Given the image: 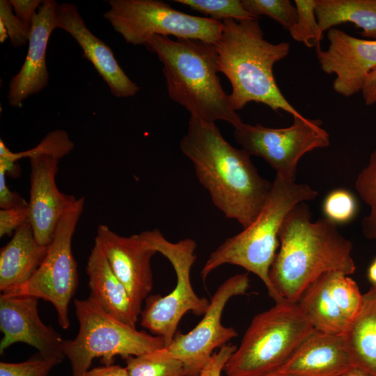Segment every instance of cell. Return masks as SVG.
<instances>
[{
	"label": "cell",
	"instance_id": "10",
	"mask_svg": "<svg viewBox=\"0 0 376 376\" xmlns=\"http://www.w3.org/2000/svg\"><path fill=\"white\" fill-rule=\"evenodd\" d=\"M84 206V197L76 198L60 219L47 254L33 275L23 284L2 293L50 302L56 309L58 324L64 329L70 324L68 306L78 285L72 240Z\"/></svg>",
	"mask_w": 376,
	"mask_h": 376
},
{
	"label": "cell",
	"instance_id": "22",
	"mask_svg": "<svg viewBox=\"0 0 376 376\" xmlns=\"http://www.w3.org/2000/svg\"><path fill=\"white\" fill-rule=\"evenodd\" d=\"M48 246L36 240L29 220L19 226L0 252V290L26 282L44 260Z\"/></svg>",
	"mask_w": 376,
	"mask_h": 376
},
{
	"label": "cell",
	"instance_id": "23",
	"mask_svg": "<svg viewBox=\"0 0 376 376\" xmlns=\"http://www.w3.org/2000/svg\"><path fill=\"white\" fill-rule=\"evenodd\" d=\"M343 336L354 367L376 376V286L363 294L360 308Z\"/></svg>",
	"mask_w": 376,
	"mask_h": 376
},
{
	"label": "cell",
	"instance_id": "31",
	"mask_svg": "<svg viewBox=\"0 0 376 376\" xmlns=\"http://www.w3.org/2000/svg\"><path fill=\"white\" fill-rule=\"evenodd\" d=\"M324 218L335 224H344L353 219L357 212V203L352 192L343 188L330 191L322 203Z\"/></svg>",
	"mask_w": 376,
	"mask_h": 376
},
{
	"label": "cell",
	"instance_id": "1",
	"mask_svg": "<svg viewBox=\"0 0 376 376\" xmlns=\"http://www.w3.org/2000/svg\"><path fill=\"white\" fill-rule=\"evenodd\" d=\"M180 149L224 215L243 228L251 224L263 210L272 188V182L258 173L251 156L230 145L215 123L191 116Z\"/></svg>",
	"mask_w": 376,
	"mask_h": 376
},
{
	"label": "cell",
	"instance_id": "2",
	"mask_svg": "<svg viewBox=\"0 0 376 376\" xmlns=\"http://www.w3.org/2000/svg\"><path fill=\"white\" fill-rule=\"evenodd\" d=\"M306 202L286 215L279 232V246L269 271L272 285L281 300L297 302L322 275L356 270L352 242L326 218L311 220Z\"/></svg>",
	"mask_w": 376,
	"mask_h": 376
},
{
	"label": "cell",
	"instance_id": "3",
	"mask_svg": "<svg viewBox=\"0 0 376 376\" xmlns=\"http://www.w3.org/2000/svg\"><path fill=\"white\" fill-rule=\"evenodd\" d=\"M222 22L221 38L214 46L219 72L231 85L228 98L233 109L237 111L255 102L274 111L303 116L282 94L273 73L274 64L288 55L290 44L266 40L258 19H228Z\"/></svg>",
	"mask_w": 376,
	"mask_h": 376
},
{
	"label": "cell",
	"instance_id": "21",
	"mask_svg": "<svg viewBox=\"0 0 376 376\" xmlns=\"http://www.w3.org/2000/svg\"><path fill=\"white\" fill-rule=\"evenodd\" d=\"M86 272L90 289L88 297L110 315L136 328L140 314L96 241L88 258Z\"/></svg>",
	"mask_w": 376,
	"mask_h": 376
},
{
	"label": "cell",
	"instance_id": "27",
	"mask_svg": "<svg viewBox=\"0 0 376 376\" xmlns=\"http://www.w3.org/2000/svg\"><path fill=\"white\" fill-rule=\"evenodd\" d=\"M355 189L370 209L369 215L362 220V233L366 238L376 240V149L370 154L368 164L357 175Z\"/></svg>",
	"mask_w": 376,
	"mask_h": 376
},
{
	"label": "cell",
	"instance_id": "7",
	"mask_svg": "<svg viewBox=\"0 0 376 376\" xmlns=\"http://www.w3.org/2000/svg\"><path fill=\"white\" fill-rule=\"evenodd\" d=\"M74 304L79 331L75 338L63 340L61 345L72 376H84L95 358H101L104 365H109L116 356L126 359L166 346L162 337L123 323L90 297L75 299Z\"/></svg>",
	"mask_w": 376,
	"mask_h": 376
},
{
	"label": "cell",
	"instance_id": "38",
	"mask_svg": "<svg viewBox=\"0 0 376 376\" xmlns=\"http://www.w3.org/2000/svg\"><path fill=\"white\" fill-rule=\"evenodd\" d=\"M361 92L366 105L376 103V68L367 76Z\"/></svg>",
	"mask_w": 376,
	"mask_h": 376
},
{
	"label": "cell",
	"instance_id": "34",
	"mask_svg": "<svg viewBox=\"0 0 376 376\" xmlns=\"http://www.w3.org/2000/svg\"><path fill=\"white\" fill-rule=\"evenodd\" d=\"M29 220L28 203L0 210V237L10 235Z\"/></svg>",
	"mask_w": 376,
	"mask_h": 376
},
{
	"label": "cell",
	"instance_id": "30",
	"mask_svg": "<svg viewBox=\"0 0 376 376\" xmlns=\"http://www.w3.org/2000/svg\"><path fill=\"white\" fill-rule=\"evenodd\" d=\"M244 9L253 17L267 16L289 30L296 23L297 12L290 0H242Z\"/></svg>",
	"mask_w": 376,
	"mask_h": 376
},
{
	"label": "cell",
	"instance_id": "40",
	"mask_svg": "<svg viewBox=\"0 0 376 376\" xmlns=\"http://www.w3.org/2000/svg\"><path fill=\"white\" fill-rule=\"evenodd\" d=\"M368 278L373 286H376V258L374 259L368 267Z\"/></svg>",
	"mask_w": 376,
	"mask_h": 376
},
{
	"label": "cell",
	"instance_id": "25",
	"mask_svg": "<svg viewBox=\"0 0 376 376\" xmlns=\"http://www.w3.org/2000/svg\"><path fill=\"white\" fill-rule=\"evenodd\" d=\"M74 148V143L63 130H56L49 132L33 148L19 152H11L0 140V159L13 163L22 157H31L47 155L61 159L69 154Z\"/></svg>",
	"mask_w": 376,
	"mask_h": 376
},
{
	"label": "cell",
	"instance_id": "43",
	"mask_svg": "<svg viewBox=\"0 0 376 376\" xmlns=\"http://www.w3.org/2000/svg\"><path fill=\"white\" fill-rule=\"evenodd\" d=\"M260 376H289V375L279 373L277 371H273V372L268 373H266Z\"/></svg>",
	"mask_w": 376,
	"mask_h": 376
},
{
	"label": "cell",
	"instance_id": "29",
	"mask_svg": "<svg viewBox=\"0 0 376 376\" xmlns=\"http://www.w3.org/2000/svg\"><path fill=\"white\" fill-rule=\"evenodd\" d=\"M174 2L189 7L210 18L222 22L228 19L235 20L257 19L252 17L239 0H174Z\"/></svg>",
	"mask_w": 376,
	"mask_h": 376
},
{
	"label": "cell",
	"instance_id": "11",
	"mask_svg": "<svg viewBox=\"0 0 376 376\" xmlns=\"http://www.w3.org/2000/svg\"><path fill=\"white\" fill-rule=\"evenodd\" d=\"M320 119L293 117L290 126L283 128L242 123L235 128L234 138L250 156L263 159L276 174L296 180L297 167L307 152L329 146V133Z\"/></svg>",
	"mask_w": 376,
	"mask_h": 376
},
{
	"label": "cell",
	"instance_id": "12",
	"mask_svg": "<svg viewBox=\"0 0 376 376\" xmlns=\"http://www.w3.org/2000/svg\"><path fill=\"white\" fill-rule=\"evenodd\" d=\"M249 283L248 273L237 274L226 279L212 296L208 308L198 323L186 334L178 331L169 345L155 352L181 361L186 376H197L214 350L237 336L233 327L222 324L221 317L228 301L233 297L244 295Z\"/></svg>",
	"mask_w": 376,
	"mask_h": 376
},
{
	"label": "cell",
	"instance_id": "41",
	"mask_svg": "<svg viewBox=\"0 0 376 376\" xmlns=\"http://www.w3.org/2000/svg\"><path fill=\"white\" fill-rule=\"evenodd\" d=\"M343 376H370L358 368H353Z\"/></svg>",
	"mask_w": 376,
	"mask_h": 376
},
{
	"label": "cell",
	"instance_id": "17",
	"mask_svg": "<svg viewBox=\"0 0 376 376\" xmlns=\"http://www.w3.org/2000/svg\"><path fill=\"white\" fill-rule=\"evenodd\" d=\"M29 160V221L37 241L48 246L63 214L76 198L61 193L56 186L59 159L42 155L31 157Z\"/></svg>",
	"mask_w": 376,
	"mask_h": 376
},
{
	"label": "cell",
	"instance_id": "26",
	"mask_svg": "<svg viewBox=\"0 0 376 376\" xmlns=\"http://www.w3.org/2000/svg\"><path fill=\"white\" fill-rule=\"evenodd\" d=\"M125 359L129 376H186L181 361L159 356L155 350Z\"/></svg>",
	"mask_w": 376,
	"mask_h": 376
},
{
	"label": "cell",
	"instance_id": "35",
	"mask_svg": "<svg viewBox=\"0 0 376 376\" xmlns=\"http://www.w3.org/2000/svg\"><path fill=\"white\" fill-rule=\"evenodd\" d=\"M237 346L226 344L212 355L197 376H221L224 367Z\"/></svg>",
	"mask_w": 376,
	"mask_h": 376
},
{
	"label": "cell",
	"instance_id": "8",
	"mask_svg": "<svg viewBox=\"0 0 376 376\" xmlns=\"http://www.w3.org/2000/svg\"><path fill=\"white\" fill-rule=\"evenodd\" d=\"M141 234L154 251L170 262L176 275L173 290L164 297L148 296L140 314L141 326L150 334L162 337L167 346L185 314L190 311L196 315H203L210 304L209 300L195 292L191 282V269L196 259V242L191 238L170 242L157 228Z\"/></svg>",
	"mask_w": 376,
	"mask_h": 376
},
{
	"label": "cell",
	"instance_id": "15",
	"mask_svg": "<svg viewBox=\"0 0 376 376\" xmlns=\"http://www.w3.org/2000/svg\"><path fill=\"white\" fill-rule=\"evenodd\" d=\"M327 38V49L318 46L315 53L322 71L336 75L334 90L345 97L361 92L376 68V40L360 39L336 28L329 29Z\"/></svg>",
	"mask_w": 376,
	"mask_h": 376
},
{
	"label": "cell",
	"instance_id": "32",
	"mask_svg": "<svg viewBox=\"0 0 376 376\" xmlns=\"http://www.w3.org/2000/svg\"><path fill=\"white\" fill-rule=\"evenodd\" d=\"M61 361L40 354L38 357L19 363L1 361L0 376H48L51 370Z\"/></svg>",
	"mask_w": 376,
	"mask_h": 376
},
{
	"label": "cell",
	"instance_id": "19",
	"mask_svg": "<svg viewBox=\"0 0 376 376\" xmlns=\"http://www.w3.org/2000/svg\"><path fill=\"white\" fill-rule=\"evenodd\" d=\"M58 28L66 31L77 41L85 58L92 63L114 97H130L138 93V85L120 68L110 47L88 29L75 4H58Z\"/></svg>",
	"mask_w": 376,
	"mask_h": 376
},
{
	"label": "cell",
	"instance_id": "42",
	"mask_svg": "<svg viewBox=\"0 0 376 376\" xmlns=\"http://www.w3.org/2000/svg\"><path fill=\"white\" fill-rule=\"evenodd\" d=\"M8 38V33L4 25L0 22V42H3Z\"/></svg>",
	"mask_w": 376,
	"mask_h": 376
},
{
	"label": "cell",
	"instance_id": "6",
	"mask_svg": "<svg viewBox=\"0 0 376 376\" xmlns=\"http://www.w3.org/2000/svg\"><path fill=\"white\" fill-rule=\"evenodd\" d=\"M313 330L297 302H275L253 318L224 371L228 376H260L273 372Z\"/></svg>",
	"mask_w": 376,
	"mask_h": 376
},
{
	"label": "cell",
	"instance_id": "5",
	"mask_svg": "<svg viewBox=\"0 0 376 376\" xmlns=\"http://www.w3.org/2000/svg\"><path fill=\"white\" fill-rule=\"evenodd\" d=\"M316 190L306 184L276 174L268 198L258 217L237 234L226 238L209 256L201 272L205 281L218 267L230 264L256 274L275 302L283 301L274 290L269 271L279 246V232L285 217L297 204L315 199Z\"/></svg>",
	"mask_w": 376,
	"mask_h": 376
},
{
	"label": "cell",
	"instance_id": "28",
	"mask_svg": "<svg viewBox=\"0 0 376 376\" xmlns=\"http://www.w3.org/2000/svg\"><path fill=\"white\" fill-rule=\"evenodd\" d=\"M297 19L288 31L292 39L308 47L320 46L323 33L320 29L315 15V0H295Z\"/></svg>",
	"mask_w": 376,
	"mask_h": 376
},
{
	"label": "cell",
	"instance_id": "13",
	"mask_svg": "<svg viewBox=\"0 0 376 376\" xmlns=\"http://www.w3.org/2000/svg\"><path fill=\"white\" fill-rule=\"evenodd\" d=\"M362 297L349 275L331 272L313 282L297 303L314 329L343 334L357 313Z\"/></svg>",
	"mask_w": 376,
	"mask_h": 376
},
{
	"label": "cell",
	"instance_id": "20",
	"mask_svg": "<svg viewBox=\"0 0 376 376\" xmlns=\"http://www.w3.org/2000/svg\"><path fill=\"white\" fill-rule=\"evenodd\" d=\"M354 368L343 334L314 329L274 371L289 376H343Z\"/></svg>",
	"mask_w": 376,
	"mask_h": 376
},
{
	"label": "cell",
	"instance_id": "24",
	"mask_svg": "<svg viewBox=\"0 0 376 376\" xmlns=\"http://www.w3.org/2000/svg\"><path fill=\"white\" fill-rule=\"evenodd\" d=\"M322 33L345 22L362 29L360 34L376 40V0H315Z\"/></svg>",
	"mask_w": 376,
	"mask_h": 376
},
{
	"label": "cell",
	"instance_id": "16",
	"mask_svg": "<svg viewBox=\"0 0 376 376\" xmlns=\"http://www.w3.org/2000/svg\"><path fill=\"white\" fill-rule=\"evenodd\" d=\"M38 299L29 296L0 295L1 354L11 345L24 343L45 357L63 360L61 336L40 319Z\"/></svg>",
	"mask_w": 376,
	"mask_h": 376
},
{
	"label": "cell",
	"instance_id": "36",
	"mask_svg": "<svg viewBox=\"0 0 376 376\" xmlns=\"http://www.w3.org/2000/svg\"><path fill=\"white\" fill-rule=\"evenodd\" d=\"M43 0H10L14 13L31 29L34 18Z\"/></svg>",
	"mask_w": 376,
	"mask_h": 376
},
{
	"label": "cell",
	"instance_id": "18",
	"mask_svg": "<svg viewBox=\"0 0 376 376\" xmlns=\"http://www.w3.org/2000/svg\"><path fill=\"white\" fill-rule=\"evenodd\" d=\"M58 7L54 0H43L37 11L24 62L8 84L7 99L12 107H19L30 95L40 92L48 85L46 52L51 33L57 29Z\"/></svg>",
	"mask_w": 376,
	"mask_h": 376
},
{
	"label": "cell",
	"instance_id": "33",
	"mask_svg": "<svg viewBox=\"0 0 376 376\" xmlns=\"http://www.w3.org/2000/svg\"><path fill=\"white\" fill-rule=\"evenodd\" d=\"M10 0L0 1V22L6 27L12 46L15 48L29 42L31 30L13 12Z\"/></svg>",
	"mask_w": 376,
	"mask_h": 376
},
{
	"label": "cell",
	"instance_id": "9",
	"mask_svg": "<svg viewBox=\"0 0 376 376\" xmlns=\"http://www.w3.org/2000/svg\"><path fill=\"white\" fill-rule=\"evenodd\" d=\"M103 14L113 30L133 45H145L155 36L199 40L214 45L223 22L190 15L160 0H109Z\"/></svg>",
	"mask_w": 376,
	"mask_h": 376
},
{
	"label": "cell",
	"instance_id": "37",
	"mask_svg": "<svg viewBox=\"0 0 376 376\" xmlns=\"http://www.w3.org/2000/svg\"><path fill=\"white\" fill-rule=\"evenodd\" d=\"M6 171L0 169V207L8 209L26 205V202L18 194L9 189L6 182Z\"/></svg>",
	"mask_w": 376,
	"mask_h": 376
},
{
	"label": "cell",
	"instance_id": "4",
	"mask_svg": "<svg viewBox=\"0 0 376 376\" xmlns=\"http://www.w3.org/2000/svg\"><path fill=\"white\" fill-rule=\"evenodd\" d=\"M146 47L162 63L169 97L190 116L215 123L223 120L234 128L243 122L224 91L214 46L199 40L155 36Z\"/></svg>",
	"mask_w": 376,
	"mask_h": 376
},
{
	"label": "cell",
	"instance_id": "14",
	"mask_svg": "<svg viewBox=\"0 0 376 376\" xmlns=\"http://www.w3.org/2000/svg\"><path fill=\"white\" fill-rule=\"evenodd\" d=\"M117 278L127 289L139 314L153 286L151 258L157 252L141 233L122 236L101 224L95 239Z\"/></svg>",
	"mask_w": 376,
	"mask_h": 376
},
{
	"label": "cell",
	"instance_id": "39",
	"mask_svg": "<svg viewBox=\"0 0 376 376\" xmlns=\"http://www.w3.org/2000/svg\"><path fill=\"white\" fill-rule=\"evenodd\" d=\"M84 376H129V375L125 367L109 364L89 369Z\"/></svg>",
	"mask_w": 376,
	"mask_h": 376
}]
</instances>
